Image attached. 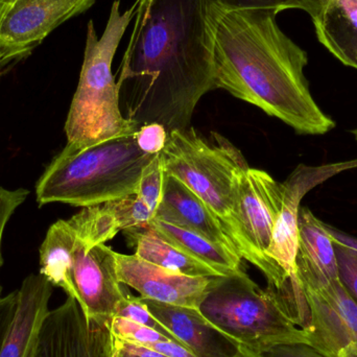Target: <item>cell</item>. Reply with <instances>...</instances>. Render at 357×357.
<instances>
[{"mask_svg": "<svg viewBox=\"0 0 357 357\" xmlns=\"http://www.w3.org/2000/svg\"><path fill=\"white\" fill-rule=\"evenodd\" d=\"M136 20L119 68L123 116L167 133L190 125L214 87L213 0H136Z\"/></svg>", "mask_w": 357, "mask_h": 357, "instance_id": "1", "label": "cell"}, {"mask_svg": "<svg viewBox=\"0 0 357 357\" xmlns=\"http://www.w3.org/2000/svg\"><path fill=\"white\" fill-rule=\"evenodd\" d=\"M268 8L228 10L214 2V87L276 117L301 135H324L335 123L312 98L305 50Z\"/></svg>", "mask_w": 357, "mask_h": 357, "instance_id": "2", "label": "cell"}, {"mask_svg": "<svg viewBox=\"0 0 357 357\" xmlns=\"http://www.w3.org/2000/svg\"><path fill=\"white\" fill-rule=\"evenodd\" d=\"M160 156L165 174L184 183L220 220L241 259L266 274L239 218V180L250 169L241 151L220 134L206 137L187 128L169 132Z\"/></svg>", "mask_w": 357, "mask_h": 357, "instance_id": "3", "label": "cell"}, {"mask_svg": "<svg viewBox=\"0 0 357 357\" xmlns=\"http://www.w3.org/2000/svg\"><path fill=\"white\" fill-rule=\"evenodd\" d=\"M155 156L138 148L135 134L87 146L67 144L38 181V203L84 208L136 195Z\"/></svg>", "mask_w": 357, "mask_h": 357, "instance_id": "4", "label": "cell"}, {"mask_svg": "<svg viewBox=\"0 0 357 357\" xmlns=\"http://www.w3.org/2000/svg\"><path fill=\"white\" fill-rule=\"evenodd\" d=\"M137 3L121 12L114 0L102 37L93 21L87 26L79 85L65 123L67 144L87 146L119 136L135 134L140 126L123 116L112 63L119 43L135 17Z\"/></svg>", "mask_w": 357, "mask_h": 357, "instance_id": "5", "label": "cell"}, {"mask_svg": "<svg viewBox=\"0 0 357 357\" xmlns=\"http://www.w3.org/2000/svg\"><path fill=\"white\" fill-rule=\"evenodd\" d=\"M40 274L79 302L88 319L108 326L128 291L117 274L116 252L89 248L68 220L54 222L40 249Z\"/></svg>", "mask_w": 357, "mask_h": 357, "instance_id": "6", "label": "cell"}, {"mask_svg": "<svg viewBox=\"0 0 357 357\" xmlns=\"http://www.w3.org/2000/svg\"><path fill=\"white\" fill-rule=\"evenodd\" d=\"M203 320L235 347L262 354L275 346L308 344L270 287L261 289L243 271L216 277L199 307Z\"/></svg>", "mask_w": 357, "mask_h": 357, "instance_id": "7", "label": "cell"}, {"mask_svg": "<svg viewBox=\"0 0 357 357\" xmlns=\"http://www.w3.org/2000/svg\"><path fill=\"white\" fill-rule=\"evenodd\" d=\"M96 0H0V56L4 64L33 52L56 27Z\"/></svg>", "mask_w": 357, "mask_h": 357, "instance_id": "8", "label": "cell"}, {"mask_svg": "<svg viewBox=\"0 0 357 357\" xmlns=\"http://www.w3.org/2000/svg\"><path fill=\"white\" fill-rule=\"evenodd\" d=\"M283 185L261 169H248L239 180L238 213L243 230L266 266L268 287L281 291L291 278L266 255L282 208Z\"/></svg>", "mask_w": 357, "mask_h": 357, "instance_id": "9", "label": "cell"}, {"mask_svg": "<svg viewBox=\"0 0 357 357\" xmlns=\"http://www.w3.org/2000/svg\"><path fill=\"white\" fill-rule=\"evenodd\" d=\"M308 310V345L337 357L357 342V302L341 279L314 285H302Z\"/></svg>", "mask_w": 357, "mask_h": 357, "instance_id": "10", "label": "cell"}, {"mask_svg": "<svg viewBox=\"0 0 357 357\" xmlns=\"http://www.w3.org/2000/svg\"><path fill=\"white\" fill-rule=\"evenodd\" d=\"M112 350L109 327L88 319L79 302L68 297L46 314L35 357H111Z\"/></svg>", "mask_w": 357, "mask_h": 357, "instance_id": "11", "label": "cell"}, {"mask_svg": "<svg viewBox=\"0 0 357 357\" xmlns=\"http://www.w3.org/2000/svg\"><path fill=\"white\" fill-rule=\"evenodd\" d=\"M356 169L357 158L319 167L299 165L282 183V208L277 218L266 255L280 266L289 278L296 276L298 222L302 199L314 187L343 172Z\"/></svg>", "mask_w": 357, "mask_h": 357, "instance_id": "12", "label": "cell"}, {"mask_svg": "<svg viewBox=\"0 0 357 357\" xmlns=\"http://www.w3.org/2000/svg\"><path fill=\"white\" fill-rule=\"evenodd\" d=\"M117 274L144 299L199 310L216 277H191L151 264L137 255L116 253Z\"/></svg>", "mask_w": 357, "mask_h": 357, "instance_id": "13", "label": "cell"}, {"mask_svg": "<svg viewBox=\"0 0 357 357\" xmlns=\"http://www.w3.org/2000/svg\"><path fill=\"white\" fill-rule=\"evenodd\" d=\"M54 285L43 275H29L18 289V304L0 357H35L39 331L50 312Z\"/></svg>", "mask_w": 357, "mask_h": 357, "instance_id": "14", "label": "cell"}, {"mask_svg": "<svg viewBox=\"0 0 357 357\" xmlns=\"http://www.w3.org/2000/svg\"><path fill=\"white\" fill-rule=\"evenodd\" d=\"M155 218L189 229L238 255L234 243L213 212L184 183L173 176L165 174L162 201Z\"/></svg>", "mask_w": 357, "mask_h": 357, "instance_id": "15", "label": "cell"}, {"mask_svg": "<svg viewBox=\"0 0 357 357\" xmlns=\"http://www.w3.org/2000/svg\"><path fill=\"white\" fill-rule=\"evenodd\" d=\"M296 275L302 285L321 284L340 278L335 243L308 208H300Z\"/></svg>", "mask_w": 357, "mask_h": 357, "instance_id": "16", "label": "cell"}, {"mask_svg": "<svg viewBox=\"0 0 357 357\" xmlns=\"http://www.w3.org/2000/svg\"><path fill=\"white\" fill-rule=\"evenodd\" d=\"M151 314L197 357H233L237 348L209 326L199 310L144 299Z\"/></svg>", "mask_w": 357, "mask_h": 357, "instance_id": "17", "label": "cell"}, {"mask_svg": "<svg viewBox=\"0 0 357 357\" xmlns=\"http://www.w3.org/2000/svg\"><path fill=\"white\" fill-rule=\"evenodd\" d=\"M149 228L181 251L214 268L222 276H230L243 271L241 256L189 229L156 218L150 222Z\"/></svg>", "mask_w": 357, "mask_h": 357, "instance_id": "18", "label": "cell"}, {"mask_svg": "<svg viewBox=\"0 0 357 357\" xmlns=\"http://www.w3.org/2000/svg\"><path fill=\"white\" fill-rule=\"evenodd\" d=\"M123 232L129 245L135 249V255L146 261L186 276H222L214 268L195 259L169 241L161 238L149 227L131 229Z\"/></svg>", "mask_w": 357, "mask_h": 357, "instance_id": "19", "label": "cell"}, {"mask_svg": "<svg viewBox=\"0 0 357 357\" xmlns=\"http://www.w3.org/2000/svg\"><path fill=\"white\" fill-rule=\"evenodd\" d=\"M312 22L320 43L343 64L357 69V25L331 6Z\"/></svg>", "mask_w": 357, "mask_h": 357, "instance_id": "20", "label": "cell"}, {"mask_svg": "<svg viewBox=\"0 0 357 357\" xmlns=\"http://www.w3.org/2000/svg\"><path fill=\"white\" fill-rule=\"evenodd\" d=\"M79 238L89 248L102 245L114 238L121 231L116 216L108 202L102 205L84 207L79 213L68 220Z\"/></svg>", "mask_w": 357, "mask_h": 357, "instance_id": "21", "label": "cell"}, {"mask_svg": "<svg viewBox=\"0 0 357 357\" xmlns=\"http://www.w3.org/2000/svg\"><path fill=\"white\" fill-rule=\"evenodd\" d=\"M112 208L121 231L148 228L155 215L137 195H128L108 202Z\"/></svg>", "mask_w": 357, "mask_h": 357, "instance_id": "22", "label": "cell"}, {"mask_svg": "<svg viewBox=\"0 0 357 357\" xmlns=\"http://www.w3.org/2000/svg\"><path fill=\"white\" fill-rule=\"evenodd\" d=\"M165 180V167L160 154H158L144 167L136 193L148 205L155 216L162 201Z\"/></svg>", "mask_w": 357, "mask_h": 357, "instance_id": "23", "label": "cell"}, {"mask_svg": "<svg viewBox=\"0 0 357 357\" xmlns=\"http://www.w3.org/2000/svg\"><path fill=\"white\" fill-rule=\"evenodd\" d=\"M109 329L115 340L136 345L146 346L149 344L171 341L159 331L121 317H114L109 325Z\"/></svg>", "mask_w": 357, "mask_h": 357, "instance_id": "24", "label": "cell"}, {"mask_svg": "<svg viewBox=\"0 0 357 357\" xmlns=\"http://www.w3.org/2000/svg\"><path fill=\"white\" fill-rule=\"evenodd\" d=\"M115 317H121V318L128 319V320L133 321V322L144 325V326L150 327V328L162 333L165 337H167L171 341L182 345L177 337L151 314L148 306L142 301L140 296L139 297H135V296L127 293L123 301L119 303Z\"/></svg>", "mask_w": 357, "mask_h": 357, "instance_id": "25", "label": "cell"}, {"mask_svg": "<svg viewBox=\"0 0 357 357\" xmlns=\"http://www.w3.org/2000/svg\"><path fill=\"white\" fill-rule=\"evenodd\" d=\"M167 129L157 123H144L135 133L138 148L149 155H158L162 152L167 142Z\"/></svg>", "mask_w": 357, "mask_h": 357, "instance_id": "26", "label": "cell"}, {"mask_svg": "<svg viewBox=\"0 0 357 357\" xmlns=\"http://www.w3.org/2000/svg\"><path fill=\"white\" fill-rule=\"evenodd\" d=\"M29 195V191L23 188L16 190H8L0 186V268L2 266L1 243L4 229L17 208L23 204ZM0 298H1V287H0Z\"/></svg>", "mask_w": 357, "mask_h": 357, "instance_id": "27", "label": "cell"}, {"mask_svg": "<svg viewBox=\"0 0 357 357\" xmlns=\"http://www.w3.org/2000/svg\"><path fill=\"white\" fill-rule=\"evenodd\" d=\"M339 264L340 278L357 302V254L335 245Z\"/></svg>", "mask_w": 357, "mask_h": 357, "instance_id": "28", "label": "cell"}, {"mask_svg": "<svg viewBox=\"0 0 357 357\" xmlns=\"http://www.w3.org/2000/svg\"><path fill=\"white\" fill-rule=\"evenodd\" d=\"M220 8L228 10H245V8H268L280 13L287 10H299L293 0H213Z\"/></svg>", "mask_w": 357, "mask_h": 357, "instance_id": "29", "label": "cell"}, {"mask_svg": "<svg viewBox=\"0 0 357 357\" xmlns=\"http://www.w3.org/2000/svg\"><path fill=\"white\" fill-rule=\"evenodd\" d=\"M259 356L261 357H331L306 343L275 346Z\"/></svg>", "mask_w": 357, "mask_h": 357, "instance_id": "30", "label": "cell"}, {"mask_svg": "<svg viewBox=\"0 0 357 357\" xmlns=\"http://www.w3.org/2000/svg\"><path fill=\"white\" fill-rule=\"evenodd\" d=\"M17 304H18V291H13L6 297L0 298V350L14 320Z\"/></svg>", "mask_w": 357, "mask_h": 357, "instance_id": "31", "label": "cell"}, {"mask_svg": "<svg viewBox=\"0 0 357 357\" xmlns=\"http://www.w3.org/2000/svg\"><path fill=\"white\" fill-rule=\"evenodd\" d=\"M111 357H167L160 352L146 347V346L136 345V344L127 343L119 341L113 337V350Z\"/></svg>", "mask_w": 357, "mask_h": 357, "instance_id": "32", "label": "cell"}, {"mask_svg": "<svg viewBox=\"0 0 357 357\" xmlns=\"http://www.w3.org/2000/svg\"><path fill=\"white\" fill-rule=\"evenodd\" d=\"M146 347L152 348L167 357H197L184 346L172 341L149 344Z\"/></svg>", "mask_w": 357, "mask_h": 357, "instance_id": "33", "label": "cell"}, {"mask_svg": "<svg viewBox=\"0 0 357 357\" xmlns=\"http://www.w3.org/2000/svg\"><path fill=\"white\" fill-rule=\"evenodd\" d=\"M324 224V228L326 229L328 234L331 235L335 245H341V247L346 248L349 251L354 252L357 254V238L356 237L351 236V235L346 234L342 231L337 230V228L329 226V225Z\"/></svg>", "mask_w": 357, "mask_h": 357, "instance_id": "34", "label": "cell"}, {"mask_svg": "<svg viewBox=\"0 0 357 357\" xmlns=\"http://www.w3.org/2000/svg\"><path fill=\"white\" fill-rule=\"evenodd\" d=\"M327 6H333L357 25V0H331Z\"/></svg>", "mask_w": 357, "mask_h": 357, "instance_id": "35", "label": "cell"}, {"mask_svg": "<svg viewBox=\"0 0 357 357\" xmlns=\"http://www.w3.org/2000/svg\"><path fill=\"white\" fill-rule=\"evenodd\" d=\"M299 6V10L307 13L312 19L319 16L331 0H293Z\"/></svg>", "mask_w": 357, "mask_h": 357, "instance_id": "36", "label": "cell"}, {"mask_svg": "<svg viewBox=\"0 0 357 357\" xmlns=\"http://www.w3.org/2000/svg\"><path fill=\"white\" fill-rule=\"evenodd\" d=\"M337 357H357V342H354L343 348Z\"/></svg>", "mask_w": 357, "mask_h": 357, "instance_id": "37", "label": "cell"}, {"mask_svg": "<svg viewBox=\"0 0 357 357\" xmlns=\"http://www.w3.org/2000/svg\"><path fill=\"white\" fill-rule=\"evenodd\" d=\"M233 357H261L259 354H254V352L250 351V350L245 349V348L238 346L237 347L236 354Z\"/></svg>", "mask_w": 357, "mask_h": 357, "instance_id": "38", "label": "cell"}, {"mask_svg": "<svg viewBox=\"0 0 357 357\" xmlns=\"http://www.w3.org/2000/svg\"><path fill=\"white\" fill-rule=\"evenodd\" d=\"M352 134H354V137H356V139L357 140V129L354 130V131H352Z\"/></svg>", "mask_w": 357, "mask_h": 357, "instance_id": "39", "label": "cell"}, {"mask_svg": "<svg viewBox=\"0 0 357 357\" xmlns=\"http://www.w3.org/2000/svg\"><path fill=\"white\" fill-rule=\"evenodd\" d=\"M3 64H4L3 60H2L1 56H0V66H1V65H3Z\"/></svg>", "mask_w": 357, "mask_h": 357, "instance_id": "40", "label": "cell"}]
</instances>
